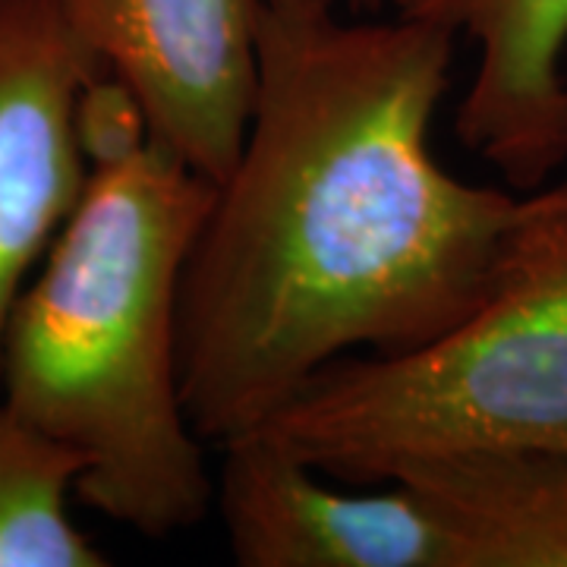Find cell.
<instances>
[{
    "instance_id": "6",
    "label": "cell",
    "mask_w": 567,
    "mask_h": 567,
    "mask_svg": "<svg viewBox=\"0 0 567 567\" xmlns=\"http://www.w3.org/2000/svg\"><path fill=\"white\" fill-rule=\"evenodd\" d=\"M99 70L61 0H0V344L20 290L92 177L80 99Z\"/></svg>"
},
{
    "instance_id": "5",
    "label": "cell",
    "mask_w": 567,
    "mask_h": 567,
    "mask_svg": "<svg viewBox=\"0 0 567 567\" xmlns=\"http://www.w3.org/2000/svg\"><path fill=\"white\" fill-rule=\"evenodd\" d=\"M215 507L240 567H454V543L406 483L344 488L262 429L218 445Z\"/></svg>"
},
{
    "instance_id": "1",
    "label": "cell",
    "mask_w": 567,
    "mask_h": 567,
    "mask_svg": "<svg viewBox=\"0 0 567 567\" xmlns=\"http://www.w3.org/2000/svg\"><path fill=\"white\" fill-rule=\"evenodd\" d=\"M457 35L265 13L244 145L181 287V375L208 445L271 423L353 353H404L495 284L527 196L461 181L432 130Z\"/></svg>"
},
{
    "instance_id": "11",
    "label": "cell",
    "mask_w": 567,
    "mask_h": 567,
    "mask_svg": "<svg viewBox=\"0 0 567 567\" xmlns=\"http://www.w3.org/2000/svg\"><path fill=\"white\" fill-rule=\"evenodd\" d=\"M334 3L338 0H268V13L284 17V20H319L334 13ZM350 10L357 13H372L382 7V0H347Z\"/></svg>"
},
{
    "instance_id": "8",
    "label": "cell",
    "mask_w": 567,
    "mask_h": 567,
    "mask_svg": "<svg viewBox=\"0 0 567 567\" xmlns=\"http://www.w3.org/2000/svg\"><path fill=\"white\" fill-rule=\"evenodd\" d=\"M394 483L425 498L454 567H567V457L517 454L416 466Z\"/></svg>"
},
{
    "instance_id": "7",
    "label": "cell",
    "mask_w": 567,
    "mask_h": 567,
    "mask_svg": "<svg viewBox=\"0 0 567 567\" xmlns=\"http://www.w3.org/2000/svg\"><path fill=\"white\" fill-rule=\"evenodd\" d=\"M398 13L470 41L476 63L454 130L514 189L567 164V0H398Z\"/></svg>"
},
{
    "instance_id": "10",
    "label": "cell",
    "mask_w": 567,
    "mask_h": 567,
    "mask_svg": "<svg viewBox=\"0 0 567 567\" xmlns=\"http://www.w3.org/2000/svg\"><path fill=\"white\" fill-rule=\"evenodd\" d=\"M80 140L89 167L123 162L152 142V126L140 99L104 70L82 89Z\"/></svg>"
},
{
    "instance_id": "2",
    "label": "cell",
    "mask_w": 567,
    "mask_h": 567,
    "mask_svg": "<svg viewBox=\"0 0 567 567\" xmlns=\"http://www.w3.org/2000/svg\"><path fill=\"white\" fill-rule=\"evenodd\" d=\"M212 196L155 140L92 167L0 344V401L76 457L85 505L148 539L215 505L181 375L183 271Z\"/></svg>"
},
{
    "instance_id": "9",
    "label": "cell",
    "mask_w": 567,
    "mask_h": 567,
    "mask_svg": "<svg viewBox=\"0 0 567 567\" xmlns=\"http://www.w3.org/2000/svg\"><path fill=\"white\" fill-rule=\"evenodd\" d=\"M80 464L0 401V567H102L73 520Z\"/></svg>"
},
{
    "instance_id": "3",
    "label": "cell",
    "mask_w": 567,
    "mask_h": 567,
    "mask_svg": "<svg viewBox=\"0 0 567 567\" xmlns=\"http://www.w3.org/2000/svg\"><path fill=\"white\" fill-rule=\"evenodd\" d=\"M341 483L416 466L567 457V177L527 193L488 293L404 353H353L262 425Z\"/></svg>"
},
{
    "instance_id": "4",
    "label": "cell",
    "mask_w": 567,
    "mask_h": 567,
    "mask_svg": "<svg viewBox=\"0 0 567 567\" xmlns=\"http://www.w3.org/2000/svg\"><path fill=\"white\" fill-rule=\"evenodd\" d=\"M61 10L140 99L152 140L221 183L252 114L268 0H61Z\"/></svg>"
}]
</instances>
